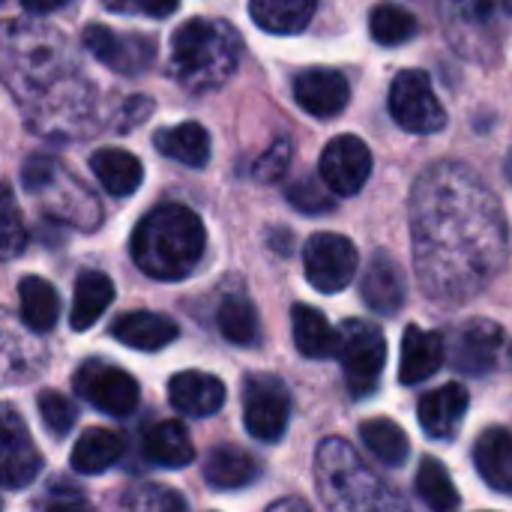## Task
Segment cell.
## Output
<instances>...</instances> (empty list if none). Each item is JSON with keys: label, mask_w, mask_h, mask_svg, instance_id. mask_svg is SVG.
Listing matches in <instances>:
<instances>
[{"label": "cell", "mask_w": 512, "mask_h": 512, "mask_svg": "<svg viewBox=\"0 0 512 512\" xmlns=\"http://www.w3.org/2000/svg\"><path fill=\"white\" fill-rule=\"evenodd\" d=\"M207 231L183 204L153 207L132 231V261L141 273L159 282H180L192 276L204 258Z\"/></svg>", "instance_id": "1"}, {"label": "cell", "mask_w": 512, "mask_h": 512, "mask_svg": "<svg viewBox=\"0 0 512 512\" xmlns=\"http://www.w3.org/2000/svg\"><path fill=\"white\" fill-rule=\"evenodd\" d=\"M240 63V36L228 21L192 18L171 39V75L192 93L222 87Z\"/></svg>", "instance_id": "2"}, {"label": "cell", "mask_w": 512, "mask_h": 512, "mask_svg": "<svg viewBox=\"0 0 512 512\" xmlns=\"http://www.w3.org/2000/svg\"><path fill=\"white\" fill-rule=\"evenodd\" d=\"M444 348H447L444 360L456 372L471 378H486L512 363L510 336L504 333V327L486 318H474L459 330H453V336L444 339Z\"/></svg>", "instance_id": "3"}, {"label": "cell", "mask_w": 512, "mask_h": 512, "mask_svg": "<svg viewBox=\"0 0 512 512\" xmlns=\"http://www.w3.org/2000/svg\"><path fill=\"white\" fill-rule=\"evenodd\" d=\"M348 393L354 399H366L378 390L384 366H387V339L378 324L351 318L339 330V354Z\"/></svg>", "instance_id": "4"}, {"label": "cell", "mask_w": 512, "mask_h": 512, "mask_svg": "<svg viewBox=\"0 0 512 512\" xmlns=\"http://www.w3.org/2000/svg\"><path fill=\"white\" fill-rule=\"evenodd\" d=\"M318 486L330 507H369L378 492V480L339 438L324 441L318 450Z\"/></svg>", "instance_id": "5"}, {"label": "cell", "mask_w": 512, "mask_h": 512, "mask_svg": "<svg viewBox=\"0 0 512 512\" xmlns=\"http://www.w3.org/2000/svg\"><path fill=\"white\" fill-rule=\"evenodd\" d=\"M390 117L417 135H435L447 126V111L432 87V78L420 69H405L393 78L387 93Z\"/></svg>", "instance_id": "6"}, {"label": "cell", "mask_w": 512, "mask_h": 512, "mask_svg": "<svg viewBox=\"0 0 512 512\" xmlns=\"http://www.w3.org/2000/svg\"><path fill=\"white\" fill-rule=\"evenodd\" d=\"M291 420L288 387L273 375H252L243 387V423L255 441L276 444Z\"/></svg>", "instance_id": "7"}, {"label": "cell", "mask_w": 512, "mask_h": 512, "mask_svg": "<svg viewBox=\"0 0 512 512\" xmlns=\"http://www.w3.org/2000/svg\"><path fill=\"white\" fill-rule=\"evenodd\" d=\"M303 264H306V279L315 291L336 294L351 285L360 255L348 237L324 231V234L309 237L303 249Z\"/></svg>", "instance_id": "8"}, {"label": "cell", "mask_w": 512, "mask_h": 512, "mask_svg": "<svg viewBox=\"0 0 512 512\" xmlns=\"http://www.w3.org/2000/svg\"><path fill=\"white\" fill-rule=\"evenodd\" d=\"M75 390L84 402L108 417H129L138 408V381L111 363H84L75 375Z\"/></svg>", "instance_id": "9"}, {"label": "cell", "mask_w": 512, "mask_h": 512, "mask_svg": "<svg viewBox=\"0 0 512 512\" xmlns=\"http://www.w3.org/2000/svg\"><path fill=\"white\" fill-rule=\"evenodd\" d=\"M42 471V456L12 405H0V489H24Z\"/></svg>", "instance_id": "10"}, {"label": "cell", "mask_w": 512, "mask_h": 512, "mask_svg": "<svg viewBox=\"0 0 512 512\" xmlns=\"http://www.w3.org/2000/svg\"><path fill=\"white\" fill-rule=\"evenodd\" d=\"M318 174L333 195H357L372 177V150L357 135H336L321 153Z\"/></svg>", "instance_id": "11"}, {"label": "cell", "mask_w": 512, "mask_h": 512, "mask_svg": "<svg viewBox=\"0 0 512 512\" xmlns=\"http://www.w3.org/2000/svg\"><path fill=\"white\" fill-rule=\"evenodd\" d=\"M84 48L99 63H105L108 69L123 72V75H138V72L150 69L153 54H156V45L150 39H144L138 33H114L105 24H90L84 30Z\"/></svg>", "instance_id": "12"}, {"label": "cell", "mask_w": 512, "mask_h": 512, "mask_svg": "<svg viewBox=\"0 0 512 512\" xmlns=\"http://www.w3.org/2000/svg\"><path fill=\"white\" fill-rule=\"evenodd\" d=\"M294 99L306 114L330 120V117L342 114L345 105L351 102V84L336 69L312 66L294 78Z\"/></svg>", "instance_id": "13"}, {"label": "cell", "mask_w": 512, "mask_h": 512, "mask_svg": "<svg viewBox=\"0 0 512 512\" xmlns=\"http://www.w3.org/2000/svg\"><path fill=\"white\" fill-rule=\"evenodd\" d=\"M471 396L462 384H444L432 393H426L417 405V420L423 432L435 441H450L462 429V420L468 414Z\"/></svg>", "instance_id": "14"}, {"label": "cell", "mask_w": 512, "mask_h": 512, "mask_svg": "<svg viewBox=\"0 0 512 512\" xmlns=\"http://www.w3.org/2000/svg\"><path fill=\"white\" fill-rule=\"evenodd\" d=\"M168 399L174 411L186 417H213L225 405V384L216 375L189 369L168 381Z\"/></svg>", "instance_id": "15"}, {"label": "cell", "mask_w": 512, "mask_h": 512, "mask_svg": "<svg viewBox=\"0 0 512 512\" xmlns=\"http://www.w3.org/2000/svg\"><path fill=\"white\" fill-rule=\"evenodd\" d=\"M444 336L435 330H423L411 324L402 336V360H399V381L405 387H414L426 378H432L444 366Z\"/></svg>", "instance_id": "16"}, {"label": "cell", "mask_w": 512, "mask_h": 512, "mask_svg": "<svg viewBox=\"0 0 512 512\" xmlns=\"http://www.w3.org/2000/svg\"><path fill=\"white\" fill-rule=\"evenodd\" d=\"M360 294L366 300V306L378 315H396L402 306H405V294H408V285H405V273L399 270V264L378 252L369 264V270L363 273V282H360Z\"/></svg>", "instance_id": "17"}, {"label": "cell", "mask_w": 512, "mask_h": 512, "mask_svg": "<svg viewBox=\"0 0 512 512\" xmlns=\"http://www.w3.org/2000/svg\"><path fill=\"white\" fill-rule=\"evenodd\" d=\"M474 465L480 477L501 495H512V432L504 426L486 429L474 444Z\"/></svg>", "instance_id": "18"}, {"label": "cell", "mask_w": 512, "mask_h": 512, "mask_svg": "<svg viewBox=\"0 0 512 512\" xmlns=\"http://www.w3.org/2000/svg\"><path fill=\"white\" fill-rule=\"evenodd\" d=\"M111 336L120 339L123 345L135 348V351H162L165 345H171L180 330L171 318L156 315V312H126L114 321Z\"/></svg>", "instance_id": "19"}, {"label": "cell", "mask_w": 512, "mask_h": 512, "mask_svg": "<svg viewBox=\"0 0 512 512\" xmlns=\"http://www.w3.org/2000/svg\"><path fill=\"white\" fill-rule=\"evenodd\" d=\"M291 327L297 351L309 360H330L339 354V330L324 318V312L297 303L291 309Z\"/></svg>", "instance_id": "20"}, {"label": "cell", "mask_w": 512, "mask_h": 512, "mask_svg": "<svg viewBox=\"0 0 512 512\" xmlns=\"http://www.w3.org/2000/svg\"><path fill=\"white\" fill-rule=\"evenodd\" d=\"M90 168H93L96 180L102 183V189L114 198L132 195L144 180V168H141L138 156L129 150H117V147L96 150L90 156Z\"/></svg>", "instance_id": "21"}, {"label": "cell", "mask_w": 512, "mask_h": 512, "mask_svg": "<svg viewBox=\"0 0 512 512\" xmlns=\"http://www.w3.org/2000/svg\"><path fill=\"white\" fill-rule=\"evenodd\" d=\"M255 477H258V462H255L246 450L231 447V444H222V447H213V450L207 453L204 480H207L210 489H219V492L243 489V486H249Z\"/></svg>", "instance_id": "22"}, {"label": "cell", "mask_w": 512, "mask_h": 512, "mask_svg": "<svg viewBox=\"0 0 512 512\" xmlns=\"http://www.w3.org/2000/svg\"><path fill=\"white\" fill-rule=\"evenodd\" d=\"M126 444L117 432L111 429H87L75 447H72V468L84 477H96V474H105L108 468H114L123 456Z\"/></svg>", "instance_id": "23"}, {"label": "cell", "mask_w": 512, "mask_h": 512, "mask_svg": "<svg viewBox=\"0 0 512 512\" xmlns=\"http://www.w3.org/2000/svg\"><path fill=\"white\" fill-rule=\"evenodd\" d=\"M318 0H249L252 21L276 36H291L309 27Z\"/></svg>", "instance_id": "24"}, {"label": "cell", "mask_w": 512, "mask_h": 512, "mask_svg": "<svg viewBox=\"0 0 512 512\" xmlns=\"http://www.w3.org/2000/svg\"><path fill=\"white\" fill-rule=\"evenodd\" d=\"M153 144L162 156L189 168H204L210 162V135L201 123H177L171 129H159Z\"/></svg>", "instance_id": "25"}, {"label": "cell", "mask_w": 512, "mask_h": 512, "mask_svg": "<svg viewBox=\"0 0 512 512\" xmlns=\"http://www.w3.org/2000/svg\"><path fill=\"white\" fill-rule=\"evenodd\" d=\"M111 300H114V282L105 273L84 270L75 282V300H72V315H69L72 330L78 333L90 330L105 315Z\"/></svg>", "instance_id": "26"}, {"label": "cell", "mask_w": 512, "mask_h": 512, "mask_svg": "<svg viewBox=\"0 0 512 512\" xmlns=\"http://www.w3.org/2000/svg\"><path fill=\"white\" fill-rule=\"evenodd\" d=\"M144 456L159 468H186L195 459V447L183 423L165 420L144 435Z\"/></svg>", "instance_id": "27"}, {"label": "cell", "mask_w": 512, "mask_h": 512, "mask_svg": "<svg viewBox=\"0 0 512 512\" xmlns=\"http://www.w3.org/2000/svg\"><path fill=\"white\" fill-rule=\"evenodd\" d=\"M18 297H21V318L33 333H48L60 315V297L57 288L48 285L39 276H27L18 285Z\"/></svg>", "instance_id": "28"}, {"label": "cell", "mask_w": 512, "mask_h": 512, "mask_svg": "<svg viewBox=\"0 0 512 512\" xmlns=\"http://www.w3.org/2000/svg\"><path fill=\"white\" fill-rule=\"evenodd\" d=\"M360 438H363L366 450H369L378 462H384V465H390V468L405 465L408 456H411V444H408L405 429L396 426V423L387 420V417L366 420V423L360 426Z\"/></svg>", "instance_id": "29"}, {"label": "cell", "mask_w": 512, "mask_h": 512, "mask_svg": "<svg viewBox=\"0 0 512 512\" xmlns=\"http://www.w3.org/2000/svg\"><path fill=\"white\" fill-rule=\"evenodd\" d=\"M216 324L219 333L240 348H252L261 339V321H258V309L246 300V297H225L219 303L216 312Z\"/></svg>", "instance_id": "30"}, {"label": "cell", "mask_w": 512, "mask_h": 512, "mask_svg": "<svg viewBox=\"0 0 512 512\" xmlns=\"http://www.w3.org/2000/svg\"><path fill=\"white\" fill-rule=\"evenodd\" d=\"M414 492H417V498H420L429 510L447 512L456 510V507L462 504L453 477H450L447 468H444L438 459H432V456H426V459L420 462V471H417V477H414Z\"/></svg>", "instance_id": "31"}, {"label": "cell", "mask_w": 512, "mask_h": 512, "mask_svg": "<svg viewBox=\"0 0 512 512\" xmlns=\"http://www.w3.org/2000/svg\"><path fill=\"white\" fill-rule=\"evenodd\" d=\"M417 18L414 12L396 6V3H378L369 15V33L378 45H402L417 36Z\"/></svg>", "instance_id": "32"}, {"label": "cell", "mask_w": 512, "mask_h": 512, "mask_svg": "<svg viewBox=\"0 0 512 512\" xmlns=\"http://www.w3.org/2000/svg\"><path fill=\"white\" fill-rule=\"evenodd\" d=\"M27 246V228L18 201L6 183H0V261H15Z\"/></svg>", "instance_id": "33"}, {"label": "cell", "mask_w": 512, "mask_h": 512, "mask_svg": "<svg viewBox=\"0 0 512 512\" xmlns=\"http://www.w3.org/2000/svg\"><path fill=\"white\" fill-rule=\"evenodd\" d=\"M288 201L300 213H309V216H321V213H330L336 207L333 192L321 177H300L297 183H291L288 186Z\"/></svg>", "instance_id": "34"}, {"label": "cell", "mask_w": 512, "mask_h": 512, "mask_svg": "<svg viewBox=\"0 0 512 512\" xmlns=\"http://www.w3.org/2000/svg\"><path fill=\"white\" fill-rule=\"evenodd\" d=\"M36 405H39V417H42V423H45L48 432H54L57 438H63V435L72 432L75 417H78L72 399H66L63 393L45 390V393H39V402Z\"/></svg>", "instance_id": "35"}, {"label": "cell", "mask_w": 512, "mask_h": 512, "mask_svg": "<svg viewBox=\"0 0 512 512\" xmlns=\"http://www.w3.org/2000/svg\"><path fill=\"white\" fill-rule=\"evenodd\" d=\"M126 507L132 510H153V512H168V510H186V501L180 495H174L171 489L162 486H138L129 492Z\"/></svg>", "instance_id": "36"}, {"label": "cell", "mask_w": 512, "mask_h": 512, "mask_svg": "<svg viewBox=\"0 0 512 512\" xmlns=\"http://www.w3.org/2000/svg\"><path fill=\"white\" fill-rule=\"evenodd\" d=\"M288 165H291V144H288V141H276V144L255 162V177H258L261 183H273V180L285 177Z\"/></svg>", "instance_id": "37"}, {"label": "cell", "mask_w": 512, "mask_h": 512, "mask_svg": "<svg viewBox=\"0 0 512 512\" xmlns=\"http://www.w3.org/2000/svg\"><path fill=\"white\" fill-rule=\"evenodd\" d=\"M111 12H132L150 18H168L177 9V0H105Z\"/></svg>", "instance_id": "38"}, {"label": "cell", "mask_w": 512, "mask_h": 512, "mask_svg": "<svg viewBox=\"0 0 512 512\" xmlns=\"http://www.w3.org/2000/svg\"><path fill=\"white\" fill-rule=\"evenodd\" d=\"M21 3H24V9H30V12H54V9L63 6V0H21Z\"/></svg>", "instance_id": "39"}, {"label": "cell", "mask_w": 512, "mask_h": 512, "mask_svg": "<svg viewBox=\"0 0 512 512\" xmlns=\"http://www.w3.org/2000/svg\"><path fill=\"white\" fill-rule=\"evenodd\" d=\"M501 3H504V9H507V12H512V0H501Z\"/></svg>", "instance_id": "40"}]
</instances>
